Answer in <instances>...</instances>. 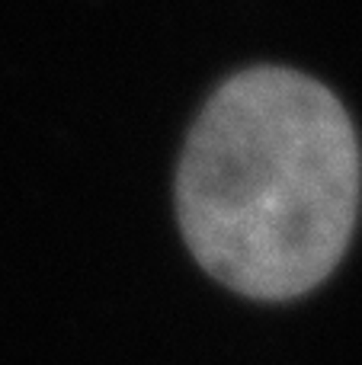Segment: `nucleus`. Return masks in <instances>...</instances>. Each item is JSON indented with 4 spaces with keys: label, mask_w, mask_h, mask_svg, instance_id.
Here are the masks:
<instances>
[{
    "label": "nucleus",
    "mask_w": 362,
    "mask_h": 365,
    "mask_svg": "<svg viewBox=\"0 0 362 365\" xmlns=\"http://www.w3.org/2000/svg\"><path fill=\"white\" fill-rule=\"evenodd\" d=\"M362 154L350 113L292 68L237 71L196 115L177 218L196 263L257 302L318 289L356 231Z\"/></svg>",
    "instance_id": "1"
}]
</instances>
